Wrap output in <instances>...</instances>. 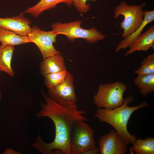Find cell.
<instances>
[{"label": "cell", "instance_id": "cell-15", "mask_svg": "<svg viewBox=\"0 0 154 154\" xmlns=\"http://www.w3.org/2000/svg\"><path fill=\"white\" fill-rule=\"evenodd\" d=\"M0 42L2 46H14L31 42L28 36H22L0 27Z\"/></svg>", "mask_w": 154, "mask_h": 154}, {"label": "cell", "instance_id": "cell-23", "mask_svg": "<svg viewBox=\"0 0 154 154\" xmlns=\"http://www.w3.org/2000/svg\"><path fill=\"white\" fill-rule=\"evenodd\" d=\"M2 96L1 93L0 92V101L2 100Z\"/></svg>", "mask_w": 154, "mask_h": 154}, {"label": "cell", "instance_id": "cell-12", "mask_svg": "<svg viewBox=\"0 0 154 154\" xmlns=\"http://www.w3.org/2000/svg\"><path fill=\"white\" fill-rule=\"evenodd\" d=\"M58 53L47 57L41 62L40 71L44 77L47 75L66 70L63 57Z\"/></svg>", "mask_w": 154, "mask_h": 154}, {"label": "cell", "instance_id": "cell-11", "mask_svg": "<svg viewBox=\"0 0 154 154\" xmlns=\"http://www.w3.org/2000/svg\"><path fill=\"white\" fill-rule=\"evenodd\" d=\"M125 56L136 51H147L154 48V26L153 25L143 33L141 34L131 45Z\"/></svg>", "mask_w": 154, "mask_h": 154}, {"label": "cell", "instance_id": "cell-2", "mask_svg": "<svg viewBox=\"0 0 154 154\" xmlns=\"http://www.w3.org/2000/svg\"><path fill=\"white\" fill-rule=\"evenodd\" d=\"M134 100V96L130 95L125 98L123 104L119 107L113 109L98 108L94 115L101 122L107 123L113 127L128 144H133L137 138L135 135L130 134L127 129L131 114L135 111L149 106L148 103L144 101L137 106H128Z\"/></svg>", "mask_w": 154, "mask_h": 154}, {"label": "cell", "instance_id": "cell-17", "mask_svg": "<svg viewBox=\"0 0 154 154\" xmlns=\"http://www.w3.org/2000/svg\"><path fill=\"white\" fill-rule=\"evenodd\" d=\"M134 83L144 96L154 91V74L139 75L135 78Z\"/></svg>", "mask_w": 154, "mask_h": 154}, {"label": "cell", "instance_id": "cell-5", "mask_svg": "<svg viewBox=\"0 0 154 154\" xmlns=\"http://www.w3.org/2000/svg\"><path fill=\"white\" fill-rule=\"evenodd\" d=\"M144 3L140 5H130L124 1H121L114 10V18L117 19L120 15L124 17L120 23V27L123 30L121 36L125 38L135 31L140 26L144 18L143 7Z\"/></svg>", "mask_w": 154, "mask_h": 154}, {"label": "cell", "instance_id": "cell-8", "mask_svg": "<svg viewBox=\"0 0 154 154\" xmlns=\"http://www.w3.org/2000/svg\"><path fill=\"white\" fill-rule=\"evenodd\" d=\"M72 75L68 72L64 80L56 86L49 89L48 96L58 105L67 107L76 104L74 80Z\"/></svg>", "mask_w": 154, "mask_h": 154}, {"label": "cell", "instance_id": "cell-3", "mask_svg": "<svg viewBox=\"0 0 154 154\" xmlns=\"http://www.w3.org/2000/svg\"><path fill=\"white\" fill-rule=\"evenodd\" d=\"M127 89V86L122 82L101 84L94 96V103L98 109H113L118 107L124 102L123 94Z\"/></svg>", "mask_w": 154, "mask_h": 154}, {"label": "cell", "instance_id": "cell-19", "mask_svg": "<svg viewBox=\"0 0 154 154\" xmlns=\"http://www.w3.org/2000/svg\"><path fill=\"white\" fill-rule=\"evenodd\" d=\"M68 72L66 70L47 75L44 77L45 85L49 89L59 84L64 80Z\"/></svg>", "mask_w": 154, "mask_h": 154}, {"label": "cell", "instance_id": "cell-13", "mask_svg": "<svg viewBox=\"0 0 154 154\" xmlns=\"http://www.w3.org/2000/svg\"><path fill=\"white\" fill-rule=\"evenodd\" d=\"M144 18L140 26L133 33L127 38L123 39L119 43L115 49L117 52L121 49H125L129 47L136 40L141 34L145 27L149 23L154 20V11H144Z\"/></svg>", "mask_w": 154, "mask_h": 154}, {"label": "cell", "instance_id": "cell-20", "mask_svg": "<svg viewBox=\"0 0 154 154\" xmlns=\"http://www.w3.org/2000/svg\"><path fill=\"white\" fill-rule=\"evenodd\" d=\"M134 72L138 75L154 74V54H149L145 58L140 67Z\"/></svg>", "mask_w": 154, "mask_h": 154}, {"label": "cell", "instance_id": "cell-16", "mask_svg": "<svg viewBox=\"0 0 154 154\" xmlns=\"http://www.w3.org/2000/svg\"><path fill=\"white\" fill-rule=\"evenodd\" d=\"M15 49L14 46L0 45V71L4 72L11 77L15 75L11 65Z\"/></svg>", "mask_w": 154, "mask_h": 154}, {"label": "cell", "instance_id": "cell-1", "mask_svg": "<svg viewBox=\"0 0 154 154\" xmlns=\"http://www.w3.org/2000/svg\"><path fill=\"white\" fill-rule=\"evenodd\" d=\"M45 103L41 104V109L37 113V117H47L53 122L55 127V136L51 142L46 143L39 135L33 146L44 154H71L70 139L74 123L78 121H85L84 110H79L75 104L67 107L60 106L43 92Z\"/></svg>", "mask_w": 154, "mask_h": 154}, {"label": "cell", "instance_id": "cell-22", "mask_svg": "<svg viewBox=\"0 0 154 154\" xmlns=\"http://www.w3.org/2000/svg\"><path fill=\"white\" fill-rule=\"evenodd\" d=\"M17 153H19L17 152H16L14 150L11 149H7L3 153L4 154H18Z\"/></svg>", "mask_w": 154, "mask_h": 154}, {"label": "cell", "instance_id": "cell-6", "mask_svg": "<svg viewBox=\"0 0 154 154\" xmlns=\"http://www.w3.org/2000/svg\"><path fill=\"white\" fill-rule=\"evenodd\" d=\"M92 129L84 121H78L74 124L70 139L71 154H85L95 146Z\"/></svg>", "mask_w": 154, "mask_h": 154}, {"label": "cell", "instance_id": "cell-10", "mask_svg": "<svg viewBox=\"0 0 154 154\" xmlns=\"http://www.w3.org/2000/svg\"><path fill=\"white\" fill-rule=\"evenodd\" d=\"M31 23L21 13L12 17H0V27L22 36H27L31 30Z\"/></svg>", "mask_w": 154, "mask_h": 154}, {"label": "cell", "instance_id": "cell-4", "mask_svg": "<svg viewBox=\"0 0 154 154\" xmlns=\"http://www.w3.org/2000/svg\"><path fill=\"white\" fill-rule=\"evenodd\" d=\"M82 21H76L68 23L58 22L52 24V31L57 35L62 34L66 36L70 41L73 42L76 38L84 39L88 42L95 43L104 39L107 36L95 27L89 29L81 27Z\"/></svg>", "mask_w": 154, "mask_h": 154}, {"label": "cell", "instance_id": "cell-9", "mask_svg": "<svg viewBox=\"0 0 154 154\" xmlns=\"http://www.w3.org/2000/svg\"><path fill=\"white\" fill-rule=\"evenodd\" d=\"M128 143L115 129L102 136L98 141L100 154H125Z\"/></svg>", "mask_w": 154, "mask_h": 154}, {"label": "cell", "instance_id": "cell-18", "mask_svg": "<svg viewBox=\"0 0 154 154\" xmlns=\"http://www.w3.org/2000/svg\"><path fill=\"white\" fill-rule=\"evenodd\" d=\"M132 150L136 154H154V138L147 137L137 139L132 144Z\"/></svg>", "mask_w": 154, "mask_h": 154}, {"label": "cell", "instance_id": "cell-14", "mask_svg": "<svg viewBox=\"0 0 154 154\" xmlns=\"http://www.w3.org/2000/svg\"><path fill=\"white\" fill-rule=\"evenodd\" d=\"M62 3H66L69 7L73 4L72 0H40L36 5L28 8L22 13H28L36 18L44 11L55 8L58 4Z\"/></svg>", "mask_w": 154, "mask_h": 154}, {"label": "cell", "instance_id": "cell-7", "mask_svg": "<svg viewBox=\"0 0 154 154\" xmlns=\"http://www.w3.org/2000/svg\"><path fill=\"white\" fill-rule=\"evenodd\" d=\"M57 35L52 31H45L34 25L28 35L31 42L35 44L39 49L43 59L58 53L53 45L56 41Z\"/></svg>", "mask_w": 154, "mask_h": 154}, {"label": "cell", "instance_id": "cell-21", "mask_svg": "<svg viewBox=\"0 0 154 154\" xmlns=\"http://www.w3.org/2000/svg\"><path fill=\"white\" fill-rule=\"evenodd\" d=\"M89 0H72L73 5L77 10L81 13H87L90 8V5L87 4L86 1ZM94 1L96 0H89Z\"/></svg>", "mask_w": 154, "mask_h": 154}]
</instances>
